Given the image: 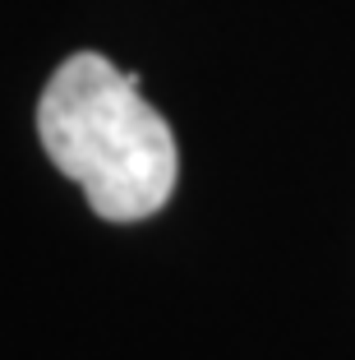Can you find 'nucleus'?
I'll use <instances>...</instances> for the list:
<instances>
[{
  "label": "nucleus",
  "instance_id": "f257e3e1",
  "mask_svg": "<svg viewBox=\"0 0 355 360\" xmlns=\"http://www.w3.org/2000/svg\"><path fill=\"white\" fill-rule=\"evenodd\" d=\"M42 148L106 222H143L180 176L176 134L138 97V79L106 56L79 51L56 65L37 102Z\"/></svg>",
  "mask_w": 355,
  "mask_h": 360
}]
</instances>
